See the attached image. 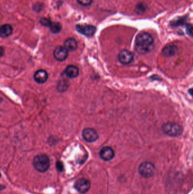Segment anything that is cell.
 Returning <instances> with one entry per match:
<instances>
[{"label":"cell","mask_w":193,"mask_h":194,"mask_svg":"<svg viewBox=\"0 0 193 194\" xmlns=\"http://www.w3.org/2000/svg\"><path fill=\"white\" fill-rule=\"evenodd\" d=\"M154 47V40L149 34L140 33L135 39V47L137 52L143 55L150 52Z\"/></svg>","instance_id":"1"},{"label":"cell","mask_w":193,"mask_h":194,"mask_svg":"<svg viewBox=\"0 0 193 194\" xmlns=\"http://www.w3.org/2000/svg\"><path fill=\"white\" fill-rule=\"evenodd\" d=\"M33 165L35 169L40 173H44L49 169L50 161L49 157L44 154L35 156L33 161Z\"/></svg>","instance_id":"2"},{"label":"cell","mask_w":193,"mask_h":194,"mask_svg":"<svg viewBox=\"0 0 193 194\" xmlns=\"http://www.w3.org/2000/svg\"><path fill=\"white\" fill-rule=\"evenodd\" d=\"M162 130L165 134L169 136L175 137L182 134L183 128L177 124L167 123L163 126Z\"/></svg>","instance_id":"3"},{"label":"cell","mask_w":193,"mask_h":194,"mask_svg":"<svg viewBox=\"0 0 193 194\" xmlns=\"http://www.w3.org/2000/svg\"><path fill=\"white\" fill-rule=\"evenodd\" d=\"M155 166L150 163H141L138 171L140 175L145 178H149L154 175L155 173Z\"/></svg>","instance_id":"4"},{"label":"cell","mask_w":193,"mask_h":194,"mask_svg":"<svg viewBox=\"0 0 193 194\" xmlns=\"http://www.w3.org/2000/svg\"><path fill=\"white\" fill-rule=\"evenodd\" d=\"M74 187L80 193L84 194L89 190L90 188V183L89 180L85 178H80L75 182Z\"/></svg>","instance_id":"5"},{"label":"cell","mask_w":193,"mask_h":194,"mask_svg":"<svg viewBox=\"0 0 193 194\" xmlns=\"http://www.w3.org/2000/svg\"><path fill=\"white\" fill-rule=\"evenodd\" d=\"M82 136L85 141L92 142L98 138V134L96 130L92 128H87L82 132Z\"/></svg>","instance_id":"6"},{"label":"cell","mask_w":193,"mask_h":194,"mask_svg":"<svg viewBox=\"0 0 193 194\" xmlns=\"http://www.w3.org/2000/svg\"><path fill=\"white\" fill-rule=\"evenodd\" d=\"M76 29L79 33L87 36L94 35L96 31L95 26L91 25H78L76 26Z\"/></svg>","instance_id":"7"},{"label":"cell","mask_w":193,"mask_h":194,"mask_svg":"<svg viewBox=\"0 0 193 194\" xmlns=\"http://www.w3.org/2000/svg\"><path fill=\"white\" fill-rule=\"evenodd\" d=\"M118 59L119 62L123 64H129L133 60V54L128 50H122L119 54Z\"/></svg>","instance_id":"8"},{"label":"cell","mask_w":193,"mask_h":194,"mask_svg":"<svg viewBox=\"0 0 193 194\" xmlns=\"http://www.w3.org/2000/svg\"><path fill=\"white\" fill-rule=\"evenodd\" d=\"M68 56V51L62 46H58L54 51V57L58 61H63L66 59Z\"/></svg>","instance_id":"9"},{"label":"cell","mask_w":193,"mask_h":194,"mask_svg":"<svg viewBox=\"0 0 193 194\" xmlns=\"http://www.w3.org/2000/svg\"><path fill=\"white\" fill-rule=\"evenodd\" d=\"M115 152L112 149L109 147H105L100 151V156L104 161H109L113 158Z\"/></svg>","instance_id":"10"},{"label":"cell","mask_w":193,"mask_h":194,"mask_svg":"<svg viewBox=\"0 0 193 194\" xmlns=\"http://www.w3.org/2000/svg\"><path fill=\"white\" fill-rule=\"evenodd\" d=\"M48 78L47 72L44 70H39L35 72L34 79L35 81L39 84H43L46 82Z\"/></svg>","instance_id":"11"},{"label":"cell","mask_w":193,"mask_h":194,"mask_svg":"<svg viewBox=\"0 0 193 194\" xmlns=\"http://www.w3.org/2000/svg\"><path fill=\"white\" fill-rule=\"evenodd\" d=\"M13 32V28L11 26L8 24L2 25L0 27V36L5 38L10 35Z\"/></svg>","instance_id":"12"},{"label":"cell","mask_w":193,"mask_h":194,"mask_svg":"<svg viewBox=\"0 0 193 194\" xmlns=\"http://www.w3.org/2000/svg\"><path fill=\"white\" fill-rule=\"evenodd\" d=\"M65 73L69 77H76L79 74V69L74 65H69L65 69Z\"/></svg>","instance_id":"13"},{"label":"cell","mask_w":193,"mask_h":194,"mask_svg":"<svg viewBox=\"0 0 193 194\" xmlns=\"http://www.w3.org/2000/svg\"><path fill=\"white\" fill-rule=\"evenodd\" d=\"M177 51V48L175 46L169 45L165 47L162 51V54L165 57L173 56Z\"/></svg>","instance_id":"14"},{"label":"cell","mask_w":193,"mask_h":194,"mask_svg":"<svg viewBox=\"0 0 193 194\" xmlns=\"http://www.w3.org/2000/svg\"><path fill=\"white\" fill-rule=\"evenodd\" d=\"M64 47L67 51H73L77 48V42L73 38H69L66 39L64 43Z\"/></svg>","instance_id":"15"},{"label":"cell","mask_w":193,"mask_h":194,"mask_svg":"<svg viewBox=\"0 0 193 194\" xmlns=\"http://www.w3.org/2000/svg\"><path fill=\"white\" fill-rule=\"evenodd\" d=\"M50 31L54 34H57L60 32L62 28V26L59 22H54L52 23L50 26Z\"/></svg>","instance_id":"16"},{"label":"cell","mask_w":193,"mask_h":194,"mask_svg":"<svg viewBox=\"0 0 193 194\" xmlns=\"http://www.w3.org/2000/svg\"><path fill=\"white\" fill-rule=\"evenodd\" d=\"M40 23L44 26L46 27H50V25L52 24V22L50 21V20L48 18H45L43 17L40 19Z\"/></svg>","instance_id":"17"},{"label":"cell","mask_w":193,"mask_h":194,"mask_svg":"<svg viewBox=\"0 0 193 194\" xmlns=\"http://www.w3.org/2000/svg\"><path fill=\"white\" fill-rule=\"evenodd\" d=\"M77 2L82 6H87L91 4L92 0H77Z\"/></svg>","instance_id":"18"},{"label":"cell","mask_w":193,"mask_h":194,"mask_svg":"<svg viewBox=\"0 0 193 194\" xmlns=\"http://www.w3.org/2000/svg\"><path fill=\"white\" fill-rule=\"evenodd\" d=\"M42 8H43V5L41 3H36L33 7L34 10L36 12H40V11L42 10Z\"/></svg>","instance_id":"19"},{"label":"cell","mask_w":193,"mask_h":194,"mask_svg":"<svg viewBox=\"0 0 193 194\" xmlns=\"http://www.w3.org/2000/svg\"><path fill=\"white\" fill-rule=\"evenodd\" d=\"M56 166L57 169V170H58L59 171L61 172V171H63V164H62V163H61V162H60V161L57 162V163Z\"/></svg>","instance_id":"20"},{"label":"cell","mask_w":193,"mask_h":194,"mask_svg":"<svg viewBox=\"0 0 193 194\" xmlns=\"http://www.w3.org/2000/svg\"><path fill=\"white\" fill-rule=\"evenodd\" d=\"M186 31L187 32L188 34H189L190 36H192V31H193V28H192L191 25H189V26L187 27Z\"/></svg>","instance_id":"21"},{"label":"cell","mask_w":193,"mask_h":194,"mask_svg":"<svg viewBox=\"0 0 193 194\" xmlns=\"http://www.w3.org/2000/svg\"><path fill=\"white\" fill-rule=\"evenodd\" d=\"M4 54V49L2 47L0 46V57L2 56Z\"/></svg>","instance_id":"22"},{"label":"cell","mask_w":193,"mask_h":194,"mask_svg":"<svg viewBox=\"0 0 193 194\" xmlns=\"http://www.w3.org/2000/svg\"><path fill=\"white\" fill-rule=\"evenodd\" d=\"M0 176H1V174H0Z\"/></svg>","instance_id":"23"}]
</instances>
